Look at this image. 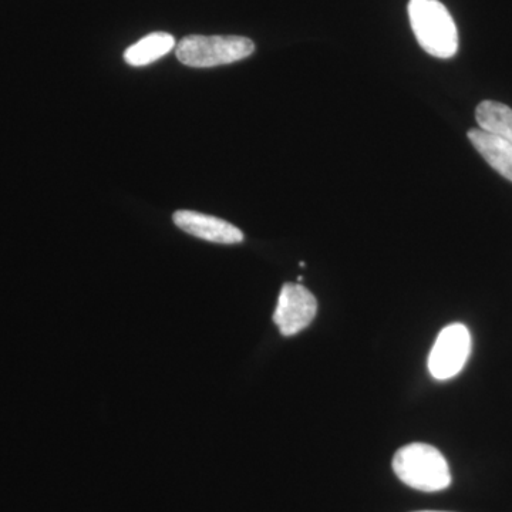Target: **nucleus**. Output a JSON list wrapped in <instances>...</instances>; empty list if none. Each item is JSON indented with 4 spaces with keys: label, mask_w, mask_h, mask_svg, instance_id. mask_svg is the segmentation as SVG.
Segmentation results:
<instances>
[{
    "label": "nucleus",
    "mask_w": 512,
    "mask_h": 512,
    "mask_svg": "<svg viewBox=\"0 0 512 512\" xmlns=\"http://www.w3.org/2000/svg\"><path fill=\"white\" fill-rule=\"evenodd\" d=\"M318 313V301L301 284H285L279 293L274 322L284 336H293L311 325Z\"/></svg>",
    "instance_id": "5"
},
{
    "label": "nucleus",
    "mask_w": 512,
    "mask_h": 512,
    "mask_svg": "<svg viewBox=\"0 0 512 512\" xmlns=\"http://www.w3.org/2000/svg\"><path fill=\"white\" fill-rule=\"evenodd\" d=\"M174 46L175 39L170 33L154 32L128 47L124 60L130 66H147L170 53Z\"/></svg>",
    "instance_id": "8"
},
{
    "label": "nucleus",
    "mask_w": 512,
    "mask_h": 512,
    "mask_svg": "<svg viewBox=\"0 0 512 512\" xmlns=\"http://www.w3.org/2000/svg\"><path fill=\"white\" fill-rule=\"evenodd\" d=\"M471 353L470 330L463 323H453L441 330L429 356L431 376L437 380L456 377L466 366Z\"/></svg>",
    "instance_id": "4"
},
{
    "label": "nucleus",
    "mask_w": 512,
    "mask_h": 512,
    "mask_svg": "<svg viewBox=\"0 0 512 512\" xmlns=\"http://www.w3.org/2000/svg\"><path fill=\"white\" fill-rule=\"evenodd\" d=\"M393 470L404 484L424 493L446 490L451 484L446 458L430 444L413 443L400 448L394 454Z\"/></svg>",
    "instance_id": "2"
},
{
    "label": "nucleus",
    "mask_w": 512,
    "mask_h": 512,
    "mask_svg": "<svg viewBox=\"0 0 512 512\" xmlns=\"http://www.w3.org/2000/svg\"><path fill=\"white\" fill-rule=\"evenodd\" d=\"M419 512H440V511H419Z\"/></svg>",
    "instance_id": "10"
},
{
    "label": "nucleus",
    "mask_w": 512,
    "mask_h": 512,
    "mask_svg": "<svg viewBox=\"0 0 512 512\" xmlns=\"http://www.w3.org/2000/svg\"><path fill=\"white\" fill-rule=\"evenodd\" d=\"M254 52V42L248 37L192 35L178 43L175 53L185 66L204 69L239 62Z\"/></svg>",
    "instance_id": "3"
},
{
    "label": "nucleus",
    "mask_w": 512,
    "mask_h": 512,
    "mask_svg": "<svg viewBox=\"0 0 512 512\" xmlns=\"http://www.w3.org/2000/svg\"><path fill=\"white\" fill-rule=\"evenodd\" d=\"M476 120L481 130L503 138L512 144V109L498 101L485 100L478 104Z\"/></svg>",
    "instance_id": "9"
},
{
    "label": "nucleus",
    "mask_w": 512,
    "mask_h": 512,
    "mask_svg": "<svg viewBox=\"0 0 512 512\" xmlns=\"http://www.w3.org/2000/svg\"><path fill=\"white\" fill-rule=\"evenodd\" d=\"M410 25L419 45L437 59L458 52V30L453 16L439 0H410Z\"/></svg>",
    "instance_id": "1"
},
{
    "label": "nucleus",
    "mask_w": 512,
    "mask_h": 512,
    "mask_svg": "<svg viewBox=\"0 0 512 512\" xmlns=\"http://www.w3.org/2000/svg\"><path fill=\"white\" fill-rule=\"evenodd\" d=\"M468 138L484 160L512 183V144L481 128L468 131Z\"/></svg>",
    "instance_id": "7"
},
{
    "label": "nucleus",
    "mask_w": 512,
    "mask_h": 512,
    "mask_svg": "<svg viewBox=\"0 0 512 512\" xmlns=\"http://www.w3.org/2000/svg\"><path fill=\"white\" fill-rule=\"evenodd\" d=\"M174 224L192 237L215 242V244L234 245L244 241L241 229L221 218L201 214L195 211H177Z\"/></svg>",
    "instance_id": "6"
}]
</instances>
